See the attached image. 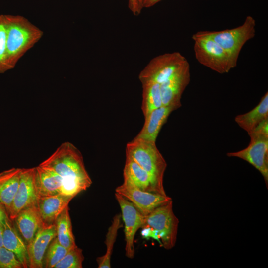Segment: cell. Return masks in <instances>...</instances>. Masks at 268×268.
Wrapping results in <instances>:
<instances>
[{
  "label": "cell",
  "mask_w": 268,
  "mask_h": 268,
  "mask_svg": "<svg viewBox=\"0 0 268 268\" xmlns=\"http://www.w3.org/2000/svg\"><path fill=\"white\" fill-rule=\"evenodd\" d=\"M39 165L52 169L62 178L60 193L63 195L74 198L92 183L81 153L69 142L61 144Z\"/></svg>",
  "instance_id": "6da1fadb"
},
{
  "label": "cell",
  "mask_w": 268,
  "mask_h": 268,
  "mask_svg": "<svg viewBox=\"0 0 268 268\" xmlns=\"http://www.w3.org/2000/svg\"><path fill=\"white\" fill-rule=\"evenodd\" d=\"M36 167V185L40 197L55 195L60 193L62 178L52 169L39 166Z\"/></svg>",
  "instance_id": "d6986e66"
},
{
  "label": "cell",
  "mask_w": 268,
  "mask_h": 268,
  "mask_svg": "<svg viewBox=\"0 0 268 268\" xmlns=\"http://www.w3.org/2000/svg\"><path fill=\"white\" fill-rule=\"evenodd\" d=\"M121 215L116 214L113 219V221L109 227L106 235L105 243L106 250L105 254L97 258L98 268H111V258L114 245L116 240L118 230L122 227L121 224Z\"/></svg>",
  "instance_id": "cb8c5ba5"
},
{
  "label": "cell",
  "mask_w": 268,
  "mask_h": 268,
  "mask_svg": "<svg viewBox=\"0 0 268 268\" xmlns=\"http://www.w3.org/2000/svg\"><path fill=\"white\" fill-rule=\"evenodd\" d=\"M135 1V0H129V6L131 10L133 7Z\"/></svg>",
  "instance_id": "d6a6232c"
},
{
  "label": "cell",
  "mask_w": 268,
  "mask_h": 268,
  "mask_svg": "<svg viewBox=\"0 0 268 268\" xmlns=\"http://www.w3.org/2000/svg\"><path fill=\"white\" fill-rule=\"evenodd\" d=\"M5 15L7 62L10 70L15 67L21 58L41 39L43 32L23 16Z\"/></svg>",
  "instance_id": "7a4b0ae2"
},
{
  "label": "cell",
  "mask_w": 268,
  "mask_h": 268,
  "mask_svg": "<svg viewBox=\"0 0 268 268\" xmlns=\"http://www.w3.org/2000/svg\"><path fill=\"white\" fill-rule=\"evenodd\" d=\"M55 224L56 237L59 243L68 250L76 246L68 205L58 217Z\"/></svg>",
  "instance_id": "7402d4cb"
},
{
  "label": "cell",
  "mask_w": 268,
  "mask_h": 268,
  "mask_svg": "<svg viewBox=\"0 0 268 268\" xmlns=\"http://www.w3.org/2000/svg\"><path fill=\"white\" fill-rule=\"evenodd\" d=\"M115 193L132 202L144 215H148L156 208L172 200L167 195L140 190L125 181L116 188Z\"/></svg>",
  "instance_id": "8fae6325"
},
{
  "label": "cell",
  "mask_w": 268,
  "mask_h": 268,
  "mask_svg": "<svg viewBox=\"0 0 268 268\" xmlns=\"http://www.w3.org/2000/svg\"><path fill=\"white\" fill-rule=\"evenodd\" d=\"M84 259L83 250L76 245L68 250L54 268H82Z\"/></svg>",
  "instance_id": "484cf974"
},
{
  "label": "cell",
  "mask_w": 268,
  "mask_h": 268,
  "mask_svg": "<svg viewBox=\"0 0 268 268\" xmlns=\"http://www.w3.org/2000/svg\"><path fill=\"white\" fill-rule=\"evenodd\" d=\"M22 169L12 168L0 173V202L7 213L18 189Z\"/></svg>",
  "instance_id": "ffe728a7"
},
{
  "label": "cell",
  "mask_w": 268,
  "mask_h": 268,
  "mask_svg": "<svg viewBox=\"0 0 268 268\" xmlns=\"http://www.w3.org/2000/svg\"><path fill=\"white\" fill-rule=\"evenodd\" d=\"M8 215L6 209L0 202V225H3L6 216Z\"/></svg>",
  "instance_id": "f546056e"
},
{
  "label": "cell",
  "mask_w": 268,
  "mask_h": 268,
  "mask_svg": "<svg viewBox=\"0 0 268 268\" xmlns=\"http://www.w3.org/2000/svg\"><path fill=\"white\" fill-rule=\"evenodd\" d=\"M179 107L175 105H162L152 111L144 117L142 128L135 137L151 141H156L159 133L169 116Z\"/></svg>",
  "instance_id": "9a60e30c"
},
{
  "label": "cell",
  "mask_w": 268,
  "mask_h": 268,
  "mask_svg": "<svg viewBox=\"0 0 268 268\" xmlns=\"http://www.w3.org/2000/svg\"><path fill=\"white\" fill-rule=\"evenodd\" d=\"M0 268H23L15 254L4 247L0 248Z\"/></svg>",
  "instance_id": "83f0119b"
},
{
  "label": "cell",
  "mask_w": 268,
  "mask_h": 268,
  "mask_svg": "<svg viewBox=\"0 0 268 268\" xmlns=\"http://www.w3.org/2000/svg\"><path fill=\"white\" fill-rule=\"evenodd\" d=\"M249 145L236 152H228L227 156L237 157L250 163L263 176L267 188L268 185V134L251 132Z\"/></svg>",
  "instance_id": "ba28073f"
},
{
  "label": "cell",
  "mask_w": 268,
  "mask_h": 268,
  "mask_svg": "<svg viewBox=\"0 0 268 268\" xmlns=\"http://www.w3.org/2000/svg\"><path fill=\"white\" fill-rule=\"evenodd\" d=\"M115 198L121 208L125 224V254L128 258L133 259L135 254V235L138 229L144 226L145 215L123 196L115 193Z\"/></svg>",
  "instance_id": "30bf717a"
},
{
  "label": "cell",
  "mask_w": 268,
  "mask_h": 268,
  "mask_svg": "<svg viewBox=\"0 0 268 268\" xmlns=\"http://www.w3.org/2000/svg\"><path fill=\"white\" fill-rule=\"evenodd\" d=\"M126 156L132 158L150 175L157 194L167 195L163 177L167 165L155 142L134 137L127 144Z\"/></svg>",
  "instance_id": "3957f363"
},
{
  "label": "cell",
  "mask_w": 268,
  "mask_h": 268,
  "mask_svg": "<svg viewBox=\"0 0 268 268\" xmlns=\"http://www.w3.org/2000/svg\"><path fill=\"white\" fill-rule=\"evenodd\" d=\"M152 228L149 226H144L142 228L141 235L143 238L148 239L150 238Z\"/></svg>",
  "instance_id": "4dcf8cb0"
},
{
  "label": "cell",
  "mask_w": 268,
  "mask_h": 268,
  "mask_svg": "<svg viewBox=\"0 0 268 268\" xmlns=\"http://www.w3.org/2000/svg\"><path fill=\"white\" fill-rule=\"evenodd\" d=\"M36 167L22 168L18 189L7 212L13 221L22 210L37 205L39 196L36 185Z\"/></svg>",
  "instance_id": "9c48e42d"
},
{
  "label": "cell",
  "mask_w": 268,
  "mask_h": 268,
  "mask_svg": "<svg viewBox=\"0 0 268 268\" xmlns=\"http://www.w3.org/2000/svg\"><path fill=\"white\" fill-rule=\"evenodd\" d=\"M126 156L123 170L124 181L140 190L157 194L150 175L132 158Z\"/></svg>",
  "instance_id": "ac0fdd59"
},
{
  "label": "cell",
  "mask_w": 268,
  "mask_h": 268,
  "mask_svg": "<svg viewBox=\"0 0 268 268\" xmlns=\"http://www.w3.org/2000/svg\"><path fill=\"white\" fill-rule=\"evenodd\" d=\"M162 0H135L131 11L134 14H139L143 8L150 7Z\"/></svg>",
  "instance_id": "f1b7e54d"
},
{
  "label": "cell",
  "mask_w": 268,
  "mask_h": 268,
  "mask_svg": "<svg viewBox=\"0 0 268 268\" xmlns=\"http://www.w3.org/2000/svg\"><path fill=\"white\" fill-rule=\"evenodd\" d=\"M142 87L141 110L145 117L152 111L162 106V102L159 83H143Z\"/></svg>",
  "instance_id": "603a6c76"
},
{
  "label": "cell",
  "mask_w": 268,
  "mask_h": 268,
  "mask_svg": "<svg viewBox=\"0 0 268 268\" xmlns=\"http://www.w3.org/2000/svg\"><path fill=\"white\" fill-rule=\"evenodd\" d=\"M56 236L55 223L41 226L32 241L27 244L29 268H43L45 252L50 242Z\"/></svg>",
  "instance_id": "4fadbf2b"
},
{
  "label": "cell",
  "mask_w": 268,
  "mask_h": 268,
  "mask_svg": "<svg viewBox=\"0 0 268 268\" xmlns=\"http://www.w3.org/2000/svg\"><path fill=\"white\" fill-rule=\"evenodd\" d=\"M73 198L62 194L40 197L37 208L42 221V225L49 226L55 223L64 209Z\"/></svg>",
  "instance_id": "5bb4252c"
},
{
  "label": "cell",
  "mask_w": 268,
  "mask_h": 268,
  "mask_svg": "<svg viewBox=\"0 0 268 268\" xmlns=\"http://www.w3.org/2000/svg\"><path fill=\"white\" fill-rule=\"evenodd\" d=\"M179 223V219L173 210L171 200L145 215L143 227L149 226L156 230L160 237V244L165 249L170 250L175 245Z\"/></svg>",
  "instance_id": "52a82bcc"
},
{
  "label": "cell",
  "mask_w": 268,
  "mask_h": 268,
  "mask_svg": "<svg viewBox=\"0 0 268 268\" xmlns=\"http://www.w3.org/2000/svg\"><path fill=\"white\" fill-rule=\"evenodd\" d=\"M3 225H0V248L3 246Z\"/></svg>",
  "instance_id": "1f68e13d"
},
{
  "label": "cell",
  "mask_w": 268,
  "mask_h": 268,
  "mask_svg": "<svg viewBox=\"0 0 268 268\" xmlns=\"http://www.w3.org/2000/svg\"><path fill=\"white\" fill-rule=\"evenodd\" d=\"M7 62L5 15H0V74L9 70Z\"/></svg>",
  "instance_id": "4316f807"
},
{
  "label": "cell",
  "mask_w": 268,
  "mask_h": 268,
  "mask_svg": "<svg viewBox=\"0 0 268 268\" xmlns=\"http://www.w3.org/2000/svg\"><path fill=\"white\" fill-rule=\"evenodd\" d=\"M188 62L178 52L165 53L152 59L140 71L141 84L154 82L159 84L167 81L182 68Z\"/></svg>",
  "instance_id": "8992f818"
},
{
  "label": "cell",
  "mask_w": 268,
  "mask_h": 268,
  "mask_svg": "<svg viewBox=\"0 0 268 268\" xmlns=\"http://www.w3.org/2000/svg\"><path fill=\"white\" fill-rule=\"evenodd\" d=\"M266 119H268V91L255 107L246 113L237 115L234 120L240 128L248 134Z\"/></svg>",
  "instance_id": "44dd1931"
},
{
  "label": "cell",
  "mask_w": 268,
  "mask_h": 268,
  "mask_svg": "<svg viewBox=\"0 0 268 268\" xmlns=\"http://www.w3.org/2000/svg\"><path fill=\"white\" fill-rule=\"evenodd\" d=\"M17 228L26 244L34 237L42 226V221L37 205L21 210L14 220Z\"/></svg>",
  "instance_id": "e0dca14e"
},
{
  "label": "cell",
  "mask_w": 268,
  "mask_h": 268,
  "mask_svg": "<svg viewBox=\"0 0 268 268\" xmlns=\"http://www.w3.org/2000/svg\"><path fill=\"white\" fill-rule=\"evenodd\" d=\"M68 249L62 246L55 237L49 245L43 260V268H54L55 266L63 259Z\"/></svg>",
  "instance_id": "d4e9b609"
},
{
  "label": "cell",
  "mask_w": 268,
  "mask_h": 268,
  "mask_svg": "<svg viewBox=\"0 0 268 268\" xmlns=\"http://www.w3.org/2000/svg\"><path fill=\"white\" fill-rule=\"evenodd\" d=\"M192 38L195 58L201 65L220 74L227 73L237 66L229 54L212 39L198 32Z\"/></svg>",
  "instance_id": "5b68a950"
},
{
  "label": "cell",
  "mask_w": 268,
  "mask_h": 268,
  "mask_svg": "<svg viewBox=\"0 0 268 268\" xmlns=\"http://www.w3.org/2000/svg\"><path fill=\"white\" fill-rule=\"evenodd\" d=\"M3 247L13 252L22 265L23 268L29 267L27 244L7 215L3 225Z\"/></svg>",
  "instance_id": "2e32d148"
},
{
  "label": "cell",
  "mask_w": 268,
  "mask_h": 268,
  "mask_svg": "<svg viewBox=\"0 0 268 268\" xmlns=\"http://www.w3.org/2000/svg\"><path fill=\"white\" fill-rule=\"evenodd\" d=\"M190 80L188 63L172 77L160 84L162 105H175L180 108L182 94Z\"/></svg>",
  "instance_id": "7c38bea8"
},
{
  "label": "cell",
  "mask_w": 268,
  "mask_h": 268,
  "mask_svg": "<svg viewBox=\"0 0 268 268\" xmlns=\"http://www.w3.org/2000/svg\"><path fill=\"white\" fill-rule=\"evenodd\" d=\"M256 22L252 16H247L243 24L237 27L221 31H201V35L209 37L222 47L237 65L244 45L254 37Z\"/></svg>",
  "instance_id": "277c9868"
}]
</instances>
